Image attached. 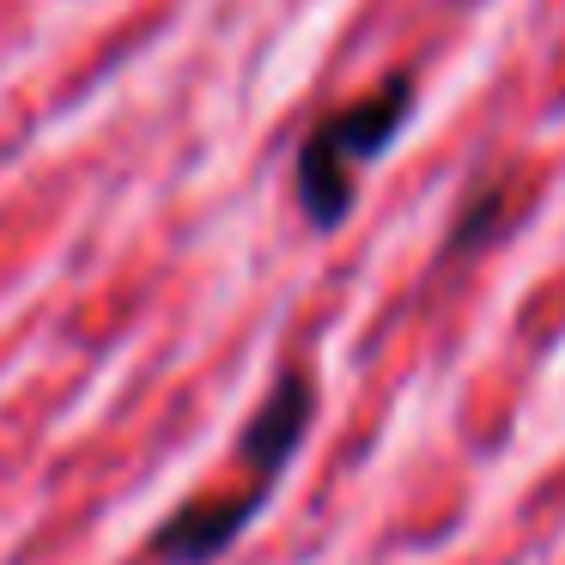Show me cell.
Returning <instances> with one entry per match:
<instances>
[{"mask_svg": "<svg viewBox=\"0 0 565 565\" xmlns=\"http://www.w3.org/2000/svg\"><path fill=\"white\" fill-rule=\"evenodd\" d=\"M504 225V183H487L475 201H462V213H456V225H450V244H444V256H456V249H475V244H487L492 232Z\"/></svg>", "mask_w": 565, "mask_h": 565, "instance_id": "4", "label": "cell"}, {"mask_svg": "<svg viewBox=\"0 0 565 565\" xmlns=\"http://www.w3.org/2000/svg\"><path fill=\"white\" fill-rule=\"evenodd\" d=\"M268 492H274V480H262V475H249L244 487H232V492L225 487L201 492L195 504H183L177 516L159 523V535H152V559H164V565H207V559H220V553L237 541V529L268 504Z\"/></svg>", "mask_w": 565, "mask_h": 565, "instance_id": "2", "label": "cell"}, {"mask_svg": "<svg viewBox=\"0 0 565 565\" xmlns=\"http://www.w3.org/2000/svg\"><path fill=\"white\" fill-rule=\"evenodd\" d=\"M407 110H414V79L395 74L383 86H371L365 98H353V104H341V110L310 122V135L292 152V195L317 232H334L353 213L359 164L390 152V140L402 135Z\"/></svg>", "mask_w": 565, "mask_h": 565, "instance_id": "1", "label": "cell"}, {"mask_svg": "<svg viewBox=\"0 0 565 565\" xmlns=\"http://www.w3.org/2000/svg\"><path fill=\"white\" fill-rule=\"evenodd\" d=\"M310 414H317V390H310V377L305 371H286V377L262 395L256 414H249L244 438H237V468L280 480V468L298 456V444H305V431H310Z\"/></svg>", "mask_w": 565, "mask_h": 565, "instance_id": "3", "label": "cell"}]
</instances>
